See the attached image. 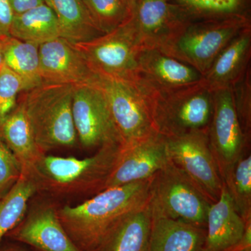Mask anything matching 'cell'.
Listing matches in <instances>:
<instances>
[{
	"instance_id": "6da1fadb",
	"label": "cell",
	"mask_w": 251,
	"mask_h": 251,
	"mask_svg": "<svg viewBox=\"0 0 251 251\" xmlns=\"http://www.w3.org/2000/svg\"><path fill=\"white\" fill-rule=\"evenodd\" d=\"M151 177L106 188L76 205L58 206L61 224L79 250L98 251L117 225L146 204Z\"/></svg>"
},
{
	"instance_id": "7a4b0ae2",
	"label": "cell",
	"mask_w": 251,
	"mask_h": 251,
	"mask_svg": "<svg viewBox=\"0 0 251 251\" xmlns=\"http://www.w3.org/2000/svg\"><path fill=\"white\" fill-rule=\"evenodd\" d=\"M122 144L107 143L93 156L75 157L44 154L25 173L35 183L37 193L55 199L90 196L105 190Z\"/></svg>"
},
{
	"instance_id": "3957f363",
	"label": "cell",
	"mask_w": 251,
	"mask_h": 251,
	"mask_svg": "<svg viewBox=\"0 0 251 251\" xmlns=\"http://www.w3.org/2000/svg\"><path fill=\"white\" fill-rule=\"evenodd\" d=\"M74 85L44 83L21 92L36 143L43 153L75 146L77 136L72 115Z\"/></svg>"
},
{
	"instance_id": "277c9868",
	"label": "cell",
	"mask_w": 251,
	"mask_h": 251,
	"mask_svg": "<svg viewBox=\"0 0 251 251\" xmlns=\"http://www.w3.org/2000/svg\"><path fill=\"white\" fill-rule=\"evenodd\" d=\"M157 133L166 138L209 130L214 110V91L204 80L164 91L147 90Z\"/></svg>"
},
{
	"instance_id": "5b68a950",
	"label": "cell",
	"mask_w": 251,
	"mask_h": 251,
	"mask_svg": "<svg viewBox=\"0 0 251 251\" xmlns=\"http://www.w3.org/2000/svg\"><path fill=\"white\" fill-rule=\"evenodd\" d=\"M250 25L251 18L245 16L188 20L158 49L204 75L220 52Z\"/></svg>"
},
{
	"instance_id": "8992f818",
	"label": "cell",
	"mask_w": 251,
	"mask_h": 251,
	"mask_svg": "<svg viewBox=\"0 0 251 251\" xmlns=\"http://www.w3.org/2000/svg\"><path fill=\"white\" fill-rule=\"evenodd\" d=\"M150 202L153 212L204 228L213 204L170 159L151 177Z\"/></svg>"
},
{
	"instance_id": "52a82bcc",
	"label": "cell",
	"mask_w": 251,
	"mask_h": 251,
	"mask_svg": "<svg viewBox=\"0 0 251 251\" xmlns=\"http://www.w3.org/2000/svg\"><path fill=\"white\" fill-rule=\"evenodd\" d=\"M72 44L97 75L138 81V59L143 48L135 34L131 18L110 32Z\"/></svg>"
},
{
	"instance_id": "ba28073f",
	"label": "cell",
	"mask_w": 251,
	"mask_h": 251,
	"mask_svg": "<svg viewBox=\"0 0 251 251\" xmlns=\"http://www.w3.org/2000/svg\"><path fill=\"white\" fill-rule=\"evenodd\" d=\"M122 145L156 133L148 96L137 81L97 75Z\"/></svg>"
},
{
	"instance_id": "9c48e42d",
	"label": "cell",
	"mask_w": 251,
	"mask_h": 251,
	"mask_svg": "<svg viewBox=\"0 0 251 251\" xmlns=\"http://www.w3.org/2000/svg\"><path fill=\"white\" fill-rule=\"evenodd\" d=\"M166 141L170 161L182 170L211 202L219 201L224 184L209 145L208 130L166 138Z\"/></svg>"
},
{
	"instance_id": "30bf717a",
	"label": "cell",
	"mask_w": 251,
	"mask_h": 251,
	"mask_svg": "<svg viewBox=\"0 0 251 251\" xmlns=\"http://www.w3.org/2000/svg\"><path fill=\"white\" fill-rule=\"evenodd\" d=\"M72 115L77 138L83 148L99 149L107 143L122 144L97 79L92 83L74 85Z\"/></svg>"
},
{
	"instance_id": "8fae6325",
	"label": "cell",
	"mask_w": 251,
	"mask_h": 251,
	"mask_svg": "<svg viewBox=\"0 0 251 251\" xmlns=\"http://www.w3.org/2000/svg\"><path fill=\"white\" fill-rule=\"evenodd\" d=\"M208 137L223 181L244 150L251 146V140L244 134L238 120L231 87L214 91V110Z\"/></svg>"
},
{
	"instance_id": "7c38bea8",
	"label": "cell",
	"mask_w": 251,
	"mask_h": 251,
	"mask_svg": "<svg viewBox=\"0 0 251 251\" xmlns=\"http://www.w3.org/2000/svg\"><path fill=\"white\" fill-rule=\"evenodd\" d=\"M57 207L52 202L36 204L4 239L34 251H80L61 224Z\"/></svg>"
},
{
	"instance_id": "4fadbf2b",
	"label": "cell",
	"mask_w": 251,
	"mask_h": 251,
	"mask_svg": "<svg viewBox=\"0 0 251 251\" xmlns=\"http://www.w3.org/2000/svg\"><path fill=\"white\" fill-rule=\"evenodd\" d=\"M168 161L166 138L159 133L122 145L105 189L150 179Z\"/></svg>"
},
{
	"instance_id": "5bb4252c",
	"label": "cell",
	"mask_w": 251,
	"mask_h": 251,
	"mask_svg": "<svg viewBox=\"0 0 251 251\" xmlns=\"http://www.w3.org/2000/svg\"><path fill=\"white\" fill-rule=\"evenodd\" d=\"M188 21L170 0H138L131 17L143 48L160 49Z\"/></svg>"
},
{
	"instance_id": "9a60e30c",
	"label": "cell",
	"mask_w": 251,
	"mask_h": 251,
	"mask_svg": "<svg viewBox=\"0 0 251 251\" xmlns=\"http://www.w3.org/2000/svg\"><path fill=\"white\" fill-rule=\"evenodd\" d=\"M39 52L41 75L46 83L77 85L97 79L82 55L64 38L41 44Z\"/></svg>"
},
{
	"instance_id": "2e32d148",
	"label": "cell",
	"mask_w": 251,
	"mask_h": 251,
	"mask_svg": "<svg viewBox=\"0 0 251 251\" xmlns=\"http://www.w3.org/2000/svg\"><path fill=\"white\" fill-rule=\"evenodd\" d=\"M137 82L151 91L173 90L197 83L203 75L195 68L162 52L143 48L139 54Z\"/></svg>"
},
{
	"instance_id": "e0dca14e",
	"label": "cell",
	"mask_w": 251,
	"mask_h": 251,
	"mask_svg": "<svg viewBox=\"0 0 251 251\" xmlns=\"http://www.w3.org/2000/svg\"><path fill=\"white\" fill-rule=\"evenodd\" d=\"M248 222L238 214L232 198L223 185L219 201L211 204L208 212L206 235L201 251H232L242 241Z\"/></svg>"
},
{
	"instance_id": "ac0fdd59",
	"label": "cell",
	"mask_w": 251,
	"mask_h": 251,
	"mask_svg": "<svg viewBox=\"0 0 251 251\" xmlns=\"http://www.w3.org/2000/svg\"><path fill=\"white\" fill-rule=\"evenodd\" d=\"M251 25L239 33L226 46L203 75L212 91L231 87L250 67Z\"/></svg>"
},
{
	"instance_id": "d6986e66",
	"label": "cell",
	"mask_w": 251,
	"mask_h": 251,
	"mask_svg": "<svg viewBox=\"0 0 251 251\" xmlns=\"http://www.w3.org/2000/svg\"><path fill=\"white\" fill-rule=\"evenodd\" d=\"M205 235L204 227L175 221L152 211L147 251H201Z\"/></svg>"
},
{
	"instance_id": "ffe728a7",
	"label": "cell",
	"mask_w": 251,
	"mask_h": 251,
	"mask_svg": "<svg viewBox=\"0 0 251 251\" xmlns=\"http://www.w3.org/2000/svg\"><path fill=\"white\" fill-rule=\"evenodd\" d=\"M0 138L14 153L22 166L23 173H27L43 153L36 143L22 102L0 125Z\"/></svg>"
},
{
	"instance_id": "44dd1931",
	"label": "cell",
	"mask_w": 251,
	"mask_h": 251,
	"mask_svg": "<svg viewBox=\"0 0 251 251\" xmlns=\"http://www.w3.org/2000/svg\"><path fill=\"white\" fill-rule=\"evenodd\" d=\"M151 221L152 210L149 201L117 225L97 251H147Z\"/></svg>"
},
{
	"instance_id": "7402d4cb",
	"label": "cell",
	"mask_w": 251,
	"mask_h": 251,
	"mask_svg": "<svg viewBox=\"0 0 251 251\" xmlns=\"http://www.w3.org/2000/svg\"><path fill=\"white\" fill-rule=\"evenodd\" d=\"M45 3L58 21L62 37L69 42H85L103 35L82 0H45Z\"/></svg>"
},
{
	"instance_id": "603a6c76",
	"label": "cell",
	"mask_w": 251,
	"mask_h": 251,
	"mask_svg": "<svg viewBox=\"0 0 251 251\" xmlns=\"http://www.w3.org/2000/svg\"><path fill=\"white\" fill-rule=\"evenodd\" d=\"M10 36L20 40L40 46L62 37L58 21L46 3L15 15Z\"/></svg>"
},
{
	"instance_id": "cb8c5ba5",
	"label": "cell",
	"mask_w": 251,
	"mask_h": 251,
	"mask_svg": "<svg viewBox=\"0 0 251 251\" xmlns=\"http://www.w3.org/2000/svg\"><path fill=\"white\" fill-rule=\"evenodd\" d=\"M4 64L22 80L24 91L44 83L40 72L39 45L11 36H1Z\"/></svg>"
},
{
	"instance_id": "d4e9b609",
	"label": "cell",
	"mask_w": 251,
	"mask_h": 251,
	"mask_svg": "<svg viewBox=\"0 0 251 251\" xmlns=\"http://www.w3.org/2000/svg\"><path fill=\"white\" fill-rule=\"evenodd\" d=\"M36 193L34 181L23 173L14 186L0 198V243L24 219L29 201Z\"/></svg>"
},
{
	"instance_id": "484cf974",
	"label": "cell",
	"mask_w": 251,
	"mask_h": 251,
	"mask_svg": "<svg viewBox=\"0 0 251 251\" xmlns=\"http://www.w3.org/2000/svg\"><path fill=\"white\" fill-rule=\"evenodd\" d=\"M238 214L245 222L251 221V146L241 156L223 178Z\"/></svg>"
},
{
	"instance_id": "4316f807",
	"label": "cell",
	"mask_w": 251,
	"mask_h": 251,
	"mask_svg": "<svg viewBox=\"0 0 251 251\" xmlns=\"http://www.w3.org/2000/svg\"><path fill=\"white\" fill-rule=\"evenodd\" d=\"M188 20L250 17L251 0H170Z\"/></svg>"
},
{
	"instance_id": "83f0119b",
	"label": "cell",
	"mask_w": 251,
	"mask_h": 251,
	"mask_svg": "<svg viewBox=\"0 0 251 251\" xmlns=\"http://www.w3.org/2000/svg\"><path fill=\"white\" fill-rule=\"evenodd\" d=\"M96 27L102 34L115 30L131 18L133 12L121 0H82Z\"/></svg>"
},
{
	"instance_id": "f1b7e54d",
	"label": "cell",
	"mask_w": 251,
	"mask_h": 251,
	"mask_svg": "<svg viewBox=\"0 0 251 251\" xmlns=\"http://www.w3.org/2000/svg\"><path fill=\"white\" fill-rule=\"evenodd\" d=\"M233 93L234 107L244 134L251 140V84L249 67L240 78L231 87Z\"/></svg>"
},
{
	"instance_id": "f546056e",
	"label": "cell",
	"mask_w": 251,
	"mask_h": 251,
	"mask_svg": "<svg viewBox=\"0 0 251 251\" xmlns=\"http://www.w3.org/2000/svg\"><path fill=\"white\" fill-rule=\"evenodd\" d=\"M23 92L22 80L4 64L0 71V125L16 108Z\"/></svg>"
},
{
	"instance_id": "4dcf8cb0",
	"label": "cell",
	"mask_w": 251,
	"mask_h": 251,
	"mask_svg": "<svg viewBox=\"0 0 251 251\" xmlns=\"http://www.w3.org/2000/svg\"><path fill=\"white\" fill-rule=\"evenodd\" d=\"M22 175L21 163L0 138V198L7 193Z\"/></svg>"
},
{
	"instance_id": "1f68e13d",
	"label": "cell",
	"mask_w": 251,
	"mask_h": 251,
	"mask_svg": "<svg viewBox=\"0 0 251 251\" xmlns=\"http://www.w3.org/2000/svg\"><path fill=\"white\" fill-rule=\"evenodd\" d=\"M14 16L9 0H0V36L10 35Z\"/></svg>"
},
{
	"instance_id": "d6a6232c",
	"label": "cell",
	"mask_w": 251,
	"mask_h": 251,
	"mask_svg": "<svg viewBox=\"0 0 251 251\" xmlns=\"http://www.w3.org/2000/svg\"><path fill=\"white\" fill-rule=\"evenodd\" d=\"M9 1L15 15L22 14L45 3V0H9Z\"/></svg>"
},
{
	"instance_id": "836d02e7",
	"label": "cell",
	"mask_w": 251,
	"mask_h": 251,
	"mask_svg": "<svg viewBox=\"0 0 251 251\" xmlns=\"http://www.w3.org/2000/svg\"><path fill=\"white\" fill-rule=\"evenodd\" d=\"M232 251H251V221L247 223L242 241Z\"/></svg>"
},
{
	"instance_id": "e575fe53",
	"label": "cell",
	"mask_w": 251,
	"mask_h": 251,
	"mask_svg": "<svg viewBox=\"0 0 251 251\" xmlns=\"http://www.w3.org/2000/svg\"><path fill=\"white\" fill-rule=\"evenodd\" d=\"M7 239L5 242L0 243V251H34L21 243Z\"/></svg>"
},
{
	"instance_id": "d590c367",
	"label": "cell",
	"mask_w": 251,
	"mask_h": 251,
	"mask_svg": "<svg viewBox=\"0 0 251 251\" xmlns=\"http://www.w3.org/2000/svg\"><path fill=\"white\" fill-rule=\"evenodd\" d=\"M121 1L132 11V12H133L138 0H121Z\"/></svg>"
},
{
	"instance_id": "8d00e7d4",
	"label": "cell",
	"mask_w": 251,
	"mask_h": 251,
	"mask_svg": "<svg viewBox=\"0 0 251 251\" xmlns=\"http://www.w3.org/2000/svg\"><path fill=\"white\" fill-rule=\"evenodd\" d=\"M4 66V54H3L2 41L1 36H0V71Z\"/></svg>"
}]
</instances>
